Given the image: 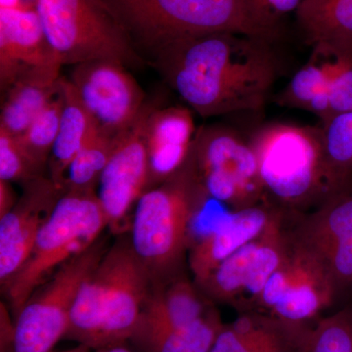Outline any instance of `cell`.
<instances>
[{"mask_svg": "<svg viewBox=\"0 0 352 352\" xmlns=\"http://www.w3.org/2000/svg\"><path fill=\"white\" fill-rule=\"evenodd\" d=\"M268 204L307 214L342 188L329 164L322 127L275 124L250 139Z\"/></svg>", "mask_w": 352, "mask_h": 352, "instance_id": "cell-2", "label": "cell"}, {"mask_svg": "<svg viewBox=\"0 0 352 352\" xmlns=\"http://www.w3.org/2000/svg\"><path fill=\"white\" fill-rule=\"evenodd\" d=\"M58 352V351H53ZM59 352H92V349H89V347L87 346H83V344H78L76 347H73V349H67V351H59Z\"/></svg>", "mask_w": 352, "mask_h": 352, "instance_id": "cell-36", "label": "cell"}, {"mask_svg": "<svg viewBox=\"0 0 352 352\" xmlns=\"http://www.w3.org/2000/svg\"><path fill=\"white\" fill-rule=\"evenodd\" d=\"M272 41L214 32L164 46L154 63L166 82L201 117L256 112L279 76Z\"/></svg>", "mask_w": 352, "mask_h": 352, "instance_id": "cell-1", "label": "cell"}, {"mask_svg": "<svg viewBox=\"0 0 352 352\" xmlns=\"http://www.w3.org/2000/svg\"><path fill=\"white\" fill-rule=\"evenodd\" d=\"M288 212L280 210L258 238L219 264L198 285L210 302L230 305L239 314L256 311L268 280L286 249Z\"/></svg>", "mask_w": 352, "mask_h": 352, "instance_id": "cell-10", "label": "cell"}, {"mask_svg": "<svg viewBox=\"0 0 352 352\" xmlns=\"http://www.w3.org/2000/svg\"><path fill=\"white\" fill-rule=\"evenodd\" d=\"M193 152L197 175L208 195L235 210L268 204L256 153L238 132L226 126L201 127Z\"/></svg>", "mask_w": 352, "mask_h": 352, "instance_id": "cell-9", "label": "cell"}, {"mask_svg": "<svg viewBox=\"0 0 352 352\" xmlns=\"http://www.w3.org/2000/svg\"><path fill=\"white\" fill-rule=\"evenodd\" d=\"M223 324L214 307L189 325L138 332L131 340L141 352H210Z\"/></svg>", "mask_w": 352, "mask_h": 352, "instance_id": "cell-23", "label": "cell"}, {"mask_svg": "<svg viewBox=\"0 0 352 352\" xmlns=\"http://www.w3.org/2000/svg\"><path fill=\"white\" fill-rule=\"evenodd\" d=\"M289 222L327 271L338 308L352 302V183L311 212L289 214Z\"/></svg>", "mask_w": 352, "mask_h": 352, "instance_id": "cell-12", "label": "cell"}, {"mask_svg": "<svg viewBox=\"0 0 352 352\" xmlns=\"http://www.w3.org/2000/svg\"><path fill=\"white\" fill-rule=\"evenodd\" d=\"M63 102L60 87L57 94L32 120L24 133L16 136L25 151L43 170L48 166L51 150L56 140Z\"/></svg>", "mask_w": 352, "mask_h": 352, "instance_id": "cell-28", "label": "cell"}, {"mask_svg": "<svg viewBox=\"0 0 352 352\" xmlns=\"http://www.w3.org/2000/svg\"><path fill=\"white\" fill-rule=\"evenodd\" d=\"M276 102L284 107L312 113L321 120L322 124L331 119L327 68L316 48L312 47L307 63L296 72L278 95Z\"/></svg>", "mask_w": 352, "mask_h": 352, "instance_id": "cell-25", "label": "cell"}, {"mask_svg": "<svg viewBox=\"0 0 352 352\" xmlns=\"http://www.w3.org/2000/svg\"><path fill=\"white\" fill-rule=\"evenodd\" d=\"M69 80L100 133L119 135L145 107L144 91L120 62L94 60L76 65Z\"/></svg>", "mask_w": 352, "mask_h": 352, "instance_id": "cell-14", "label": "cell"}, {"mask_svg": "<svg viewBox=\"0 0 352 352\" xmlns=\"http://www.w3.org/2000/svg\"><path fill=\"white\" fill-rule=\"evenodd\" d=\"M60 87L63 95V110L47 168L50 179L63 189L65 171L97 131L69 78L61 76Z\"/></svg>", "mask_w": 352, "mask_h": 352, "instance_id": "cell-22", "label": "cell"}, {"mask_svg": "<svg viewBox=\"0 0 352 352\" xmlns=\"http://www.w3.org/2000/svg\"><path fill=\"white\" fill-rule=\"evenodd\" d=\"M92 352H134L127 346L126 342L122 344H112V346L101 347V349H95Z\"/></svg>", "mask_w": 352, "mask_h": 352, "instance_id": "cell-35", "label": "cell"}, {"mask_svg": "<svg viewBox=\"0 0 352 352\" xmlns=\"http://www.w3.org/2000/svg\"><path fill=\"white\" fill-rule=\"evenodd\" d=\"M186 273L153 285L135 333L183 327L215 307Z\"/></svg>", "mask_w": 352, "mask_h": 352, "instance_id": "cell-20", "label": "cell"}, {"mask_svg": "<svg viewBox=\"0 0 352 352\" xmlns=\"http://www.w3.org/2000/svg\"><path fill=\"white\" fill-rule=\"evenodd\" d=\"M60 69H31L20 76L2 98L0 131L20 136L60 87Z\"/></svg>", "mask_w": 352, "mask_h": 352, "instance_id": "cell-21", "label": "cell"}, {"mask_svg": "<svg viewBox=\"0 0 352 352\" xmlns=\"http://www.w3.org/2000/svg\"><path fill=\"white\" fill-rule=\"evenodd\" d=\"M120 135L95 132L65 171L64 191H95Z\"/></svg>", "mask_w": 352, "mask_h": 352, "instance_id": "cell-26", "label": "cell"}, {"mask_svg": "<svg viewBox=\"0 0 352 352\" xmlns=\"http://www.w3.org/2000/svg\"><path fill=\"white\" fill-rule=\"evenodd\" d=\"M108 249L107 241L99 238L34 292L14 319L12 352L54 351L57 342L68 332L80 287Z\"/></svg>", "mask_w": 352, "mask_h": 352, "instance_id": "cell-7", "label": "cell"}, {"mask_svg": "<svg viewBox=\"0 0 352 352\" xmlns=\"http://www.w3.org/2000/svg\"><path fill=\"white\" fill-rule=\"evenodd\" d=\"M196 133L193 115L188 109L182 106L153 109L146 129L150 170L148 189L182 170L191 154Z\"/></svg>", "mask_w": 352, "mask_h": 352, "instance_id": "cell-18", "label": "cell"}, {"mask_svg": "<svg viewBox=\"0 0 352 352\" xmlns=\"http://www.w3.org/2000/svg\"><path fill=\"white\" fill-rule=\"evenodd\" d=\"M203 192L192 148L182 170L139 198L129 236L153 285L185 273L190 220Z\"/></svg>", "mask_w": 352, "mask_h": 352, "instance_id": "cell-3", "label": "cell"}, {"mask_svg": "<svg viewBox=\"0 0 352 352\" xmlns=\"http://www.w3.org/2000/svg\"><path fill=\"white\" fill-rule=\"evenodd\" d=\"M155 106L146 103L133 124L122 135L97 184V199L115 235L131 230L136 204L149 184L146 129Z\"/></svg>", "mask_w": 352, "mask_h": 352, "instance_id": "cell-13", "label": "cell"}, {"mask_svg": "<svg viewBox=\"0 0 352 352\" xmlns=\"http://www.w3.org/2000/svg\"><path fill=\"white\" fill-rule=\"evenodd\" d=\"M38 0H0V7L8 8H36Z\"/></svg>", "mask_w": 352, "mask_h": 352, "instance_id": "cell-34", "label": "cell"}, {"mask_svg": "<svg viewBox=\"0 0 352 352\" xmlns=\"http://www.w3.org/2000/svg\"><path fill=\"white\" fill-rule=\"evenodd\" d=\"M314 328L263 312H245L223 324L210 352H308Z\"/></svg>", "mask_w": 352, "mask_h": 352, "instance_id": "cell-17", "label": "cell"}, {"mask_svg": "<svg viewBox=\"0 0 352 352\" xmlns=\"http://www.w3.org/2000/svg\"><path fill=\"white\" fill-rule=\"evenodd\" d=\"M63 192L50 176H41L23 185L17 203L0 217V281L3 288L29 258L39 231Z\"/></svg>", "mask_w": 352, "mask_h": 352, "instance_id": "cell-15", "label": "cell"}, {"mask_svg": "<svg viewBox=\"0 0 352 352\" xmlns=\"http://www.w3.org/2000/svg\"><path fill=\"white\" fill-rule=\"evenodd\" d=\"M127 234L120 235L100 261L105 292L95 349L131 340L151 292L149 271L134 252Z\"/></svg>", "mask_w": 352, "mask_h": 352, "instance_id": "cell-11", "label": "cell"}, {"mask_svg": "<svg viewBox=\"0 0 352 352\" xmlns=\"http://www.w3.org/2000/svg\"><path fill=\"white\" fill-rule=\"evenodd\" d=\"M106 228L107 219L95 191H64L39 231L29 258L4 287L13 318L36 289L91 247Z\"/></svg>", "mask_w": 352, "mask_h": 352, "instance_id": "cell-5", "label": "cell"}, {"mask_svg": "<svg viewBox=\"0 0 352 352\" xmlns=\"http://www.w3.org/2000/svg\"><path fill=\"white\" fill-rule=\"evenodd\" d=\"M288 220L283 258L271 274L256 311L292 323L315 326L337 309L335 289L319 258L296 239Z\"/></svg>", "mask_w": 352, "mask_h": 352, "instance_id": "cell-8", "label": "cell"}, {"mask_svg": "<svg viewBox=\"0 0 352 352\" xmlns=\"http://www.w3.org/2000/svg\"><path fill=\"white\" fill-rule=\"evenodd\" d=\"M36 8L0 7V85L6 91L31 69H61Z\"/></svg>", "mask_w": 352, "mask_h": 352, "instance_id": "cell-16", "label": "cell"}, {"mask_svg": "<svg viewBox=\"0 0 352 352\" xmlns=\"http://www.w3.org/2000/svg\"><path fill=\"white\" fill-rule=\"evenodd\" d=\"M11 185L12 183L0 180V217L6 214L17 203L18 198Z\"/></svg>", "mask_w": 352, "mask_h": 352, "instance_id": "cell-33", "label": "cell"}, {"mask_svg": "<svg viewBox=\"0 0 352 352\" xmlns=\"http://www.w3.org/2000/svg\"><path fill=\"white\" fill-rule=\"evenodd\" d=\"M36 9L62 66L94 60L142 63L104 0H38Z\"/></svg>", "mask_w": 352, "mask_h": 352, "instance_id": "cell-6", "label": "cell"}, {"mask_svg": "<svg viewBox=\"0 0 352 352\" xmlns=\"http://www.w3.org/2000/svg\"><path fill=\"white\" fill-rule=\"evenodd\" d=\"M43 175L45 170L29 156L18 138L0 131V180L24 185Z\"/></svg>", "mask_w": 352, "mask_h": 352, "instance_id": "cell-31", "label": "cell"}, {"mask_svg": "<svg viewBox=\"0 0 352 352\" xmlns=\"http://www.w3.org/2000/svg\"><path fill=\"white\" fill-rule=\"evenodd\" d=\"M308 352H352V302L318 321Z\"/></svg>", "mask_w": 352, "mask_h": 352, "instance_id": "cell-30", "label": "cell"}, {"mask_svg": "<svg viewBox=\"0 0 352 352\" xmlns=\"http://www.w3.org/2000/svg\"><path fill=\"white\" fill-rule=\"evenodd\" d=\"M303 0H244L252 17L275 38H279L287 16L296 13Z\"/></svg>", "mask_w": 352, "mask_h": 352, "instance_id": "cell-32", "label": "cell"}, {"mask_svg": "<svg viewBox=\"0 0 352 352\" xmlns=\"http://www.w3.org/2000/svg\"><path fill=\"white\" fill-rule=\"evenodd\" d=\"M134 50L157 51L180 39L237 32L274 41L252 17L244 0H104Z\"/></svg>", "mask_w": 352, "mask_h": 352, "instance_id": "cell-4", "label": "cell"}, {"mask_svg": "<svg viewBox=\"0 0 352 352\" xmlns=\"http://www.w3.org/2000/svg\"><path fill=\"white\" fill-rule=\"evenodd\" d=\"M296 15L310 46L326 41L352 47V0H303Z\"/></svg>", "mask_w": 352, "mask_h": 352, "instance_id": "cell-24", "label": "cell"}, {"mask_svg": "<svg viewBox=\"0 0 352 352\" xmlns=\"http://www.w3.org/2000/svg\"><path fill=\"white\" fill-rule=\"evenodd\" d=\"M321 127L329 164L346 188L352 183V112L337 113Z\"/></svg>", "mask_w": 352, "mask_h": 352, "instance_id": "cell-29", "label": "cell"}, {"mask_svg": "<svg viewBox=\"0 0 352 352\" xmlns=\"http://www.w3.org/2000/svg\"><path fill=\"white\" fill-rule=\"evenodd\" d=\"M279 212L268 204L235 210L214 233L190 248L187 265L194 282L205 281L220 263L261 236Z\"/></svg>", "mask_w": 352, "mask_h": 352, "instance_id": "cell-19", "label": "cell"}, {"mask_svg": "<svg viewBox=\"0 0 352 352\" xmlns=\"http://www.w3.org/2000/svg\"><path fill=\"white\" fill-rule=\"evenodd\" d=\"M311 47L320 52L327 68L332 117L352 112V47L326 41L315 43Z\"/></svg>", "mask_w": 352, "mask_h": 352, "instance_id": "cell-27", "label": "cell"}]
</instances>
